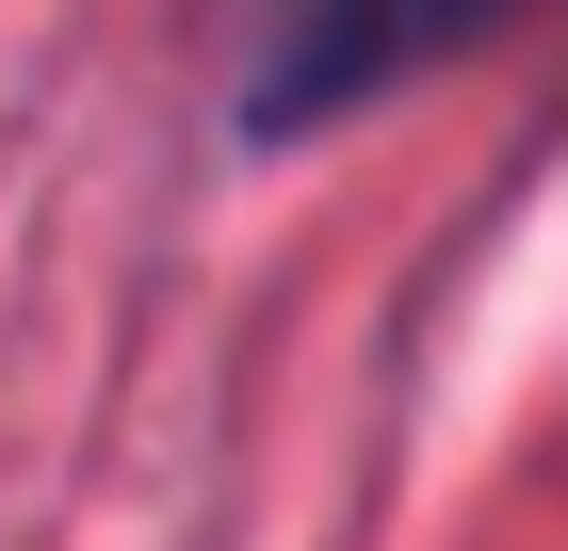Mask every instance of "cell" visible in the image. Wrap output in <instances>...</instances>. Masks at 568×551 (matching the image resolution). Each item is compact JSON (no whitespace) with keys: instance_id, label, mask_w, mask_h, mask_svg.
<instances>
[{"instance_id":"6da1fadb","label":"cell","mask_w":568,"mask_h":551,"mask_svg":"<svg viewBox=\"0 0 568 551\" xmlns=\"http://www.w3.org/2000/svg\"><path fill=\"white\" fill-rule=\"evenodd\" d=\"M487 17H504V0H276V33H261V130L342 114V98H374L390 65L487 33Z\"/></svg>"}]
</instances>
